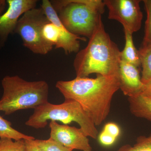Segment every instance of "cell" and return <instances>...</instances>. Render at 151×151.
Instances as JSON below:
<instances>
[{
    "instance_id": "obj_1",
    "label": "cell",
    "mask_w": 151,
    "mask_h": 151,
    "mask_svg": "<svg viewBox=\"0 0 151 151\" xmlns=\"http://www.w3.org/2000/svg\"><path fill=\"white\" fill-rule=\"evenodd\" d=\"M57 89L66 99L76 101L90 116L95 126H100L111 111L113 95L120 89L119 75L95 78L76 77L69 81H59Z\"/></svg>"
},
{
    "instance_id": "obj_2",
    "label": "cell",
    "mask_w": 151,
    "mask_h": 151,
    "mask_svg": "<svg viewBox=\"0 0 151 151\" xmlns=\"http://www.w3.org/2000/svg\"><path fill=\"white\" fill-rule=\"evenodd\" d=\"M121 51L105 31L103 22L89 38L85 48L77 53L73 65L76 77L90 74L119 75Z\"/></svg>"
},
{
    "instance_id": "obj_3",
    "label": "cell",
    "mask_w": 151,
    "mask_h": 151,
    "mask_svg": "<svg viewBox=\"0 0 151 151\" xmlns=\"http://www.w3.org/2000/svg\"><path fill=\"white\" fill-rule=\"evenodd\" d=\"M58 17L73 34L89 38L102 22L105 4L101 0L50 1Z\"/></svg>"
},
{
    "instance_id": "obj_4",
    "label": "cell",
    "mask_w": 151,
    "mask_h": 151,
    "mask_svg": "<svg viewBox=\"0 0 151 151\" xmlns=\"http://www.w3.org/2000/svg\"><path fill=\"white\" fill-rule=\"evenodd\" d=\"M1 85L3 94L0 99V111L5 115L35 109L48 102L49 86L45 81H29L18 75L6 76Z\"/></svg>"
},
{
    "instance_id": "obj_5",
    "label": "cell",
    "mask_w": 151,
    "mask_h": 151,
    "mask_svg": "<svg viewBox=\"0 0 151 151\" xmlns=\"http://www.w3.org/2000/svg\"><path fill=\"white\" fill-rule=\"evenodd\" d=\"M61 122L68 125L75 122L87 137L96 139L98 132L92 119L76 101L66 99L58 105L48 103L34 109L25 125L36 129L45 128L48 121Z\"/></svg>"
},
{
    "instance_id": "obj_6",
    "label": "cell",
    "mask_w": 151,
    "mask_h": 151,
    "mask_svg": "<svg viewBox=\"0 0 151 151\" xmlns=\"http://www.w3.org/2000/svg\"><path fill=\"white\" fill-rule=\"evenodd\" d=\"M49 21L41 8H35L20 18L14 33L21 38L24 46L33 53L46 55L54 46L44 39L42 34L44 25Z\"/></svg>"
},
{
    "instance_id": "obj_7",
    "label": "cell",
    "mask_w": 151,
    "mask_h": 151,
    "mask_svg": "<svg viewBox=\"0 0 151 151\" xmlns=\"http://www.w3.org/2000/svg\"><path fill=\"white\" fill-rule=\"evenodd\" d=\"M108 19L122 24L124 29L133 34L140 29L143 19L141 0H104Z\"/></svg>"
},
{
    "instance_id": "obj_8",
    "label": "cell",
    "mask_w": 151,
    "mask_h": 151,
    "mask_svg": "<svg viewBox=\"0 0 151 151\" xmlns=\"http://www.w3.org/2000/svg\"><path fill=\"white\" fill-rule=\"evenodd\" d=\"M50 139L72 150L92 151L88 137L80 128L60 125L55 121H50Z\"/></svg>"
},
{
    "instance_id": "obj_9",
    "label": "cell",
    "mask_w": 151,
    "mask_h": 151,
    "mask_svg": "<svg viewBox=\"0 0 151 151\" xmlns=\"http://www.w3.org/2000/svg\"><path fill=\"white\" fill-rule=\"evenodd\" d=\"M7 10L0 16V48L9 35L14 32L19 19L26 12L36 8V0H7Z\"/></svg>"
},
{
    "instance_id": "obj_10",
    "label": "cell",
    "mask_w": 151,
    "mask_h": 151,
    "mask_svg": "<svg viewBox=\"0 0 151 151\" xmlns=\"http://www.w3.org/2000/svg\"><path fill=\"white\" fill-rule=\"evenodd\" d=\"M41 8L42 9L49 20L59 29L60 37L55 49L61 48L66 55L77 53L80 49V40L86 41V38L69 32L60 21L58 14L52 5L50 1L43 0Z\"/></svg>"
},
{
    "instance_id": "obj_11",
    "label": "cell",
    "mask_w": 151,
    "mask_h": 151,
    "mask_svg": "<svg viewBox=\"0 0 151 151\" xmlns=\"http://www.w3.org/2000/svg\"><path fill=\"white\" fill-rule=\"evenodd\" d=\"M120 89L128 97L139 94L145 85L141 80L139 68L121 60L119 66Z\"/></svg>"
},
{
    "instance_id": "obj_12",
    "label": "cell",
    "mask_w": 151,
    "mask_h": 151,
    "mask_svg": "<svg viewBox=\"0 0 151 151\" xmlns=\"http://www.w3.org/2000/svg\"><path fill=\"white\" fill-rule=\"evenodd\" d=\"M130 112L137 118L151 122V100L141 94L128 97Z\"/></svg>"
},
{
    "instance_id": "obj_13",
    "label": "cell",
    "mask_w": 151,
    "mask_h": 151,
    "mask_svg": "<svg viewBox=\"0 0 151 151\" xmlns=\"http://www.w3.org/2000/svg\"><path fill=\"white\" fill-rule=\"evenodd\" d=\"M125 45L124 49L121 51V60L139 68L141 60L139 50L135 47L133 41V34L127 29H124Z\"/></svg>"
},
{
    "instance_id": "obj_14",
    "label": "cell",
    "mask_w": 151,
    "mask_h": 151,
    "mask_svg": "<svg viewBox=\"0 0 151 151\" xmlns=\"http://www.w3.org/2000/svg\"><path fill=\"white\" fill-rule=\"evenodd\" d=\"M9 138L14 140H35L32 136L25 134L14 129L10 122L0 116V138Z\"/></svg>"
},
{
    "instance_id": "obj_15",
    "label": "cell",
    "mask_w": 151,
    "mask_h": 151,
    "mask_svg": "<svg viewBox=\"0 0 151 151\" xmlns=\"http://www.w3.org/2000/svg\"><path fill=\"white\" fill-rule=\"evenodd\" d=\"M139 52L142 67L141 80L147 85L151 83V47H140Z\"/></svg>"
},
{
    "instance_id": "obj_16",
    "label": "cell",
    "mask_w": 151,
    "mask_h": 151,
    "mask_svg": "<svg viewBox=\"0 0 151 151\" xmlns=\"http://www.w3.org/2000/svg\"><path fill=\"white\" fill-rule=\"evenodd\" d=\"M117 151H151V133L148 137H138L134 145L127 144L120 147Z\"/></svg>"
},
{
    "instance_id": "obj_17",
    "label": "cell",
    "mask_w": 151,
    "mask_h": 151,
    "mask_svg": "<svg viewBox=\"0 0 151 151\" xmlns=\"http://www.w3.org/2000/svg\"><path fill=\"white\" fill-rule=\"evenodd\" d=\"M42 34L44 39L48 43L55 46L58 43L60 37L59 29L50 21L44 25Z\"/></svg>"
},
{
    "instance_id": "obj_18",
    "label": "cell",
    "mask_w": 151,
    "mask_h": 151,
    "mask_svg": "<svg viewBox=\"0 0 151 151\" xmlns=\"http://www.w3.org/2000/svg\"><path fill=\"white\" fill-rule=\"evenodd\" d=\"M147 19L145 24V35L141 47H151V0H144Z\"/></svg>"
},
{
    "instance_id": "obj_19",
    "label": "cell",
    "mask_w": 151,
    "mask_h": 151,
    "mask_svg": "<svg viewBox=\"0 0 151 151\" xmlns=\"http://www.w3.org/2000/svg\"><path fill=\"white\" fill-rule=\"evenodd\" d=\"M0 151H26L25 140L0 138Z\"/></svg>"
},
{
    "instance_id": "obj_20",
    "label": "cell",
    "mask_w": 151,
    "mask_h": 151,
    "mask_svg": "<svg viewBox=\"0 0 151 151\" xmlns=\"http://www.w3.org/2000/svg\"><path fill=\"white\" fill-rule=\"evenodd\" d=\"M35 143L45 151H73L50 139H35Z\"/></svg>"
},
{
    "instance_id": "obj_21",
    "label": "cell",
    "mask_w": 151,
    "mask_h": 151,
    "mask_svg": "<svg viewBox=\"0 0 151 151\" xmlns=\"http://www.w3.org/2000/svg\"><path fill=\"white\" fill-rule=\"evenodd\" d=\"M97 138L100 144L105 147L112 145L115 143L117 139L104 131H102L99 134Z\"/></svg>"
},
{
    "instance_id": "obj_22",
    "label": "cell",
    "mask_w": 151,
    "mask_h": 151,
    "mask_svg": "<svg viewBox=\"0 0 151 151\" xmlns=\"http://www.w3.org/2000/svg\"><path fill=\"white\" fill-rule=\"evenodd\" d=\"M103 131L117 139L120 135L121 131L119 126L116 123L109 122L104 126Z\"/></svg>"
},
{
    "instance_id": "obj_23",
    "label": "cell",
    "mask_w": 151,
    "mask_h": 151,
    "mask_svg": "<svg viewBox=\"0 0 151 151\" xmlns=\"http://www.w3.org/2000/svg\"><path fill=\"white\" fill-rule=\"evenodd\" d=\"M35 140H25L26 151H45L37 145Z\"/></svg>"
},
{
    "instance_id": "obj_24",
    "label": "cell",
    "mask_w": 151,
    "mask_h": 151,
    "mask_svg": "<svg viewBox=\"0 0 151 151\" xmlns=\"http://www.w3.org/2000/svg\"><path fill=\"white\" fill-rule=\"evenodd\" d=\"M140 94L151 100V83L145 85L142 91Z\"/></svg>"
},
{
    "instance_id": "obj_25",
    "label": "cell",
    "mask_w": 151,
    "mask_h": 151,
    "mask_svg": "<svg viewBox=\"0 0 151 151\" xmlns=\"http://www.w3.org/2000/svg\"><path fill=\"white\" fill-rule=\"evenodd\" d=\"M7 5L6 1L0 0V16L4 12Z\"/></svg>"
}]
</instances>
